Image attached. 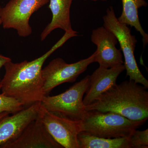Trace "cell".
<instances>
[{"label": "cell", "mask_w": 148, "mask_h": 148, "mask_svg": "<svg viewBox=\"0 0 148 148\" xmlns=\"http://www.w3.org/2000/svg\"><path fill=\"white\" fill-rule=\"evenodd\" d=\"M76 31L65 32L63 37L44 54L31 61L5 64V74L1 80L2 93L15 98L24 106L40 102L45 95L42 71L46 60L56 50L72 37L77 36Z\"/></svg>", "instance_id": "cell-1"}, {"label": "cell", "mask_w": 148, "mask_h": 148, "mask_svg": "<svg viewBox=\"0 0 148 148\" xmlns=\"http://www.w3.org/2000/svg\"><path fill=\"white\" fill-rule=\"evenodd\" d=\"M143 85L132 80L115 84L94 102L85 106L86 111L111 112L128 119L139 121L148 118V92Z\"/></svg>", "instance_id": "cell-2"}, {"label": "cell", "mask_w": 148, "mask_h": 148, "mask_svg": "<svg viewBox=\"0 0 148 148\" xmlns=\"http://www.w3.org/2000/svg\"><path fill=\"white\" fill-rule=\"evenodd\" d=\"M147 119L133 121L113 112L86 111L81 120L82 130L100 138H129Z\"/></svg>", "instance_id": "cell-3"}, {"label": "cell", "mask_w": 148, "mask_h": 148, "mask_svg": "<svg viewBox=\"0 0 148 148\" xmlns=\"http://www.w3.org/2000/svg\"><path fill=\"white\" fill-rule=\"evenodd\" d=\"M103 20V26L113 33L120 45L124 58L126 76L129 77L130 80L142 84L147 89L148 80L140 71L135 58L134 51L137 40L135 36L131 34V29L127 25L118 21L112 6L107 9Z\"/></svg>", "instance_id": "cell-4"}, {"label": "cell", "mask_w": 148, "mask_h": 148, "mask_svg": "<svg viewBox=\"0 0 148 148\" xmlns=\"http://www.w3.org/2000/svg\"><path fill=\"white\" fill-rule=\"evenodd\" d=\"M89 75L76 83L65 92L55 96H45L41 106L51 112L75 120H82L86 112L84 95L89 84Z\"/></svg>", "instance_id": "cell-5"}, {"label": "cell", "mask_w": 148, "mask_h": 148, "mask_svg": "<svg viewBox=\"0 0 148 148\" xmlns=\"http://www.w3.org/2000/svg\"><path fill=\"white\" fill-rule=\"evenodd\" d=\"M49 0H10L0 7L3 28L13 29L22 37L32 34L29 20L32 14L49 3Z\"/></svg>", "instance_id": "cell-6"}, {"label": "cell", "mask_w": 148, "mask_h": 148, "mask_svg": "<svg viewBox=\"0 0 148 148\" xmlns=\"http://www.w3.org/2000/svg\"><path fill=\"white\" fill-rule=\"evenodd\" d=\"M95 51L89 57L73 64H67L61 58L51 61L42 71L45 96L49 95L59 85L75 82L90 64L95 62Z\"/></svg>", "instance_id": "cell-7"}, {"label": "cell", "mask_w": 148, "mask_h": 148, "mask_svg": "<svg viewBox=\"0 0 148 148\" xmlns=\"http://www.w3.org/2000/svg\"><path fill=\"white\" fill-rule=\"evenodd\" d=\"M38 116L51 137L63 148H79L77 137L82 131L81 120L51 112L41 104Z\"/></svg>", "instance_id": "cell-8"}, {"label": "cell", "mask_w": 148, "mask_h": 148, "mask_svg": "<svg viewBox=\"0 0 148 148\" xmlns=\"http://www.w3.org/2000/svg\"><path fill=\"white\" fill-rule=\"evenodd\" d=\"M91 42L97 47L95 62L99 67L109 69L124 64L121 49L116 47L118 43L114 34L103 26L92 30Z\"/></svg>", "instance_id": "cell-9"}, {"label": "cell", "mask_w": 148, "mask_h": 148, "mask_svg": "<svg viewBox=\"0 0 148 148\" xmlns=\"http://www.w3.org/2000/svg\"><path fill=\"white\" fill-rule=\"evenodd\" d=\"M63 148L48 132L38 117L31 122L21 135L0 148Z\"/></svg>", "instance_id": "cell-10"}, {"label": "cell", "mask_w": 148, "mask_h": 148, "mask_svg": "<svg viewBox=\"0 0 148 148\" xmlns=\"http://www.w3.org/2000/svg\"><path fill=\"white\" fill-rule=\"evenodd\" d=\"M40 102L0 119V147L18 138L28 125L38 116Z\"/></svg>", "instance_id": "cell-11"}, {"label": "cell", "mask_w": 148, "mask_h": 148, "mask_svg": "<svg viewBox=\"0 0 148 148\" xmlns=\"http://www.w3.org/2000/svg\"><path fill=\"white\" fill-rule=\"evenodd\" d=\"M125 70L124 64L106 69L99 67L89 75V84L83 98L85 106L90 105L111 86L116 84L117 79Z\"/></svg>", "instance_id": "cell-12"}, {"label": "cell", "mask_w": 148, "mask_h": 148, "mask_svg": "<svg viewBox=\"0 0 148 148\" xmlns=\"http://www.w3.org/2000/svg\"><path fill=\"white\" fill-rule=\"evenodd\" d=\"M73 1L49 0V8L52 13V20L41 33V40H44L56 29H61L65 32L73 31L70 17V9Z\"/></svg>", "instance_id": "cell-13"}, {"label": "cell", "mask_w": 148, "mask_h": 148, "mask_svg": "<svg viewBox=\"0 0 148 148\" xmlns=\"http://www.w3.org/2000/svg\"><path fill=\"white\" fill-rule=\"evenodd\" d=\"M122 12L117 18L121 23L128 26L133 27L143 37V47L148 43V34L141 26L139 16L138 10L142 7H146L148 3L145 0H122Z\"/></svg>", "instance_id": "cell-14"}, {"label": "cell", "mask_w": 148, "mask_h": 148, "mask_svg": "<svg viewBox=\"0 0 148 148\" xmlns=\"http://www.w3.org/2000/svg\"><path fill=\"white\" fill-rule=\"evenodd\" d=\"M77 139L79 148H130L128 138H100L81 131Z\"/></svg>", "instance_id": "cell-15"}, {"label": "cell", "mask_w": 148, "mask_h": 148, "mask_svg": "<svg viewBox=\"0 0 148 148\" xmlns=\"http://www.w3.org/2000/svg\"><path fill=\"white\" fill-rule=\"evenodd\" d=\"M24 106L15 98L0 94V113L8 112L15 113L24 108Z\"/></svg>", "instance_id": "cell-16"}, {"label": "cell", "mask_w": 148, "mask_h": 148, "mask_svg": "<svg viewBox=\"0 0 148 148\" xmlns=\"http://www.w3.org/2000/svg\"><path fill=\"white\" fill-rule=\"evenodd\" d=\"M130 148H148V129L135 130L128 138Z\"/></svg>", "instance_id": "cell-17"}, {"label": "cell", "mask_w": 148, "mask_h": 148, "mask_svg": "<svg viewBox=\"0 0 148 148\" xmlns=\"http://www.w3.org/2000/svg\"><path fill=\"white\" fill-rule=\"evenodd\" d=\"M11 61H12V60L10 58L0 54V69H1L3 66H4L6 63ZM1 80L0 79V90H1Z\"/></svg>", "instance_id": "cell-18"}, {"label": "cell", "mask_w": 148, "mask_h": 148, "mask_svg": "<svg viewBox=\"0 0 148 148\" xmlns=\"http://www.w3.org/2000/svg\"><path fill=\"white\" fill-rule=\"evenodd\" d=\"M10 113L8 112H3L0 113V119L2 118L3 117L6 116L7 115L9 114Z\"/></svg>", "instance_id": "cell-19"}, {"label": "cell", "mask_w": 148, "mask_h": 148, "mask_svg": "<svg viewBox=\"0 0 148 148\" xmlns=\"http://www.w3.org/2000/svg\"><path fill=\"white\" fill-rule=\"evenodd\" d=\"M90 1H106L108 0H90Z\"/></svg>", "instance_id": "cell-20"}, {"label": "cell", "mask_w": 148, "mask_h": 148, "mask_svg": "<svg viewBox=\"0 0 148 148\" xmlns=\"http://www.w3.org/2000/svg\"><path fill=\"white\" fill-rule=\"evenodd\" d=\"M0 7H1V6H0ZM1 24H2V21L1 19V14H0V25H1Z\"/></svg>", "instance_id": "cell-21"}, {"label": "cell", "mask_w": 148, "mask_h": 148, "mask_svg": "<svg viewBox=\"0 0 148 148\" xmlns=\"http://www.w3.org/2000/svg\"><path fill=\"white\" fill-rule=\"evenodd\" d=\"M84 1H86V0H84Z\"/></svg>", "instance_id": "cell-22"}]
</instances>
